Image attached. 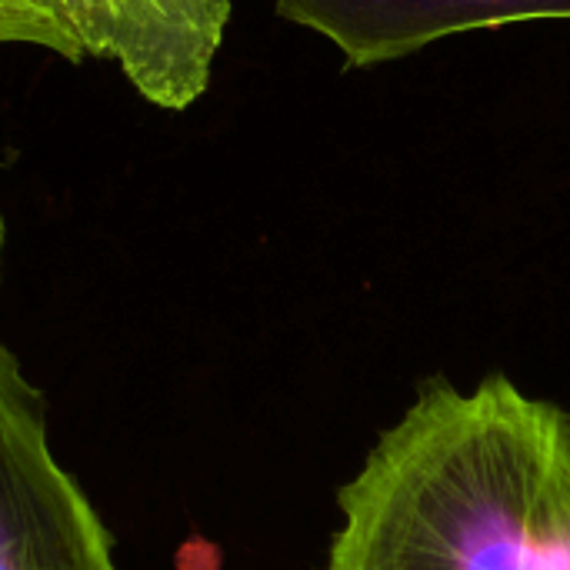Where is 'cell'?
Listing matches in <instances>:
<instances>
[{"label":"cell","mask_w":570,"mask_h":570,"mask_svg":"<svg viewBox=\"0 0 570 570\" xmlns=\"http://www.w3.org/2000/svg\"><path fill=\"white\" fill-rule=\"evenodd\" d=\"M0 43L40 47L70 63L87 60L57 0H0Z\"/></svg>","instance_id":"cell-5"},{"label":"cell","mask_w":570,"mask_h":570,"mask_svg":"<svg viewBox=\"0 0 570 570\" xmlns=\"http://www.w3.org/2000/svg\"><path fill=\"white\" fill-rule=\"evenodd\" d=\"M297 27L324 33L344 67L387 63L434 40L528 20H570V0H274Z\"/></svg>","instance_id":"cell-4"},{"label":"cell","mask_w":570,"mask_h":570,"mask_svg":"<svg viewBox=\"0 0 570 570\" xmlns=\"http://www.w3.org/2000/svg\"><path fill=\"white\" fill-rule=\"evenodd\" d=\"M3 244H7V224H3V214H0V277H3Z\"/></svg>","instance_id":"cell-6"},{"label":"cell","mask_w":570,"mask_h":570,"mask_svg":"<svg viewBox=\"0 0 570 570\" xmlns=\"http://www.w3.org/2000/svg\"><path fill=\"white\" fill-rule=\"evenodd\" d=\"M0 570H117L110 531L50 451L40 391L3 344Z\"/></svg>","instance_id":"cell-2"},{"label":"cell","mask_w":570,"mask_h":570,"mask_svg":"<svg viewBox=\"0 0 570 570\" xmlns=\"http://www.w3.org/2000/svg\"><path fill=\"white\" fill-rule=\"evenodd\" d=\"M83 57L114 60L164 110L204 97L230 0H57Z\"/></svg>","instance_id":"cell-3"},{"label":"cell","mask_w":570,"mask_h":570,"mask_svg":"<svg viewBox=\"0 0 570 570\" xmlns=\"http://www.w3.org/2000/svg\"><path fill=\"white\" fill-rule=\"evenodd\" d=\"M327 570H570V414L428 381L337 494Z\"/></svg>","instance_id":"cell-1"}]
</instances>
